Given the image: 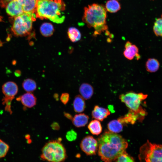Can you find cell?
<instances>
[{
  "label": "cell",
  "mask_w": 162,
  "mask_h": 162,
  "mask_svg": "<svg viewBox=\"0 0 162 162\" xmlns=\"http://www.w3.org/2000/svg\"><path fill=\"white\" fill-rule=\"evenodd\" d=\"M98 154L104 162H112L126 152L128 144L122 136L106 131L98 139Z\"/></svg>",
  "instance_id": "6da1fadb"
},
{
  "label": "cell",
  "mask_w": 162,
  "mask_h": 162,
  "mask_svg": "<svg viewBox=\"0 0 162 162\" xmlns=\"http://www.w3.org/2000/svg\"><path fill=\"white\" fill-rule=\"evenodd\" d=\"M65 5L62 0H38L35 11L37 17L47 19L59 24L65 19L63 13Z\"/></svg>",
  "instance_id": "7a4b0ae2"
},
{
  "label": "cell",
  "mask_w": 162,
  "mask_h": 162,
  "mask_svg": "<svg viewBox=\"0 0 162 162\" xmlns=\"http://www.w3.org/2000/svg\"><path fill=\"white\" fill-rule=\"evenodd\" d=\"M106 17V10L102 5L93 4L85 8L83 21L89 27L94 29L95 35L107 29Z\"/></svg>",
  "instance_id": "3957f363"
},
{
  "label": "cell",
  "mask_w": 162,
  "mask_h": 162,
  "mask_svg": "<svg viewBox=\"0 0 162 162\" xmlns=\"http://www.w3.org/2000/svg\"><path fill=\"white\" fill-rule=\"evenodd\" d=\"M40 157L49 162H63L67 158L66 150L60 140L49 141L44 146Z\"/></svg>",
  "instance_id": "277c9868"
},
{
  "label": "cell",
  "mask_w": 162,
  "mask_h": 162,
  "mask_svg": "<svg viewBox=\"0 0 162 162\" xmlns=\"http://www.w3.org/2000/svg\"><path fill=\"white\" fill-rule=\"evenodd\" d=\"M36 14L23 13L15 17L12 22L11 30L16 36H25L30 34L32 29V22L35 20Z\"/></svg>",
  "instance_id": "5b68a950"
},
{
  "label": "cell",
  "mask_w": 162,
  "mask_h": 162,
  "mask_svg": "<svg viewBox=\"0 0 162 162\" xmlns=\"http://www.w3.org/2000/svg\"><path fill=\"white\" fill-rule=\"evenodd\" d=\"M138 157L140 162H162V144L147 140L140 148Z\"/></svg>",
  "instance_id": "8992f818"
},
{
  "label": "cell",
  "mask_w": 162,
  "mask_h": 162,
  "mask_svg": "<svg viewBox=\"0 0 162 162\" xmlns=\"http://www.w3.org/2000/svg\"><path fill=\"white\" fill-rule=\"evenodd\" d=\"M147 96V94L142 93H136L131 92L120 95L119 98L130 110L138 112L145 110L141 106V104L142 101Z\"/></svg>",
  "instance_id": "52a82bcc"
},
{
  "label": "cell",
  "mask_w": 162,
  "mask_h": 162,
  "mask_svg": "<svg viewBox=\"0 0 162 162\" xmlns=\"http://www.w3.org/2000/svg\"><path fill=\"white\" fill-rule=\"evenodd\" d=\"M2 91L4 95L2 100V104L5 106V110L11 114V104L12 100L17 93L18 86L14 82H8L3 85Z\"/></svg>",
  "instance_id": "ba28073f"
},
{
  "label": "cell",
  "mask_w": 162,
  "mask_h": 162,
  "mask_svg": "<svg viewBox=\"0 0 162 162\" xmlns=\"http://www.w3.org/2000/svg\"><path fill=\"white\" fill-rule=\"evenodd\" d=\"M80 147L86 155H94L98 150V142L92 136H87L82 140L80 143Z\"/></svg>",
  "instance_id": "9c48e42d"
},
{
  "label": "cell",
  "mask_w": 162,
  "mask_h": 162,
  "mask_svg": "<svg viewBox=\"0 0 162 162\" xmlns=\"http://www.w3.org/2000/svg\"><path fill=\"white\" fill-rule=\"evenodd\" d=\"M146 114V112L145 110L138 112H135L130 110L127 114L124 116L118 118V120L122 124H134L137 120L142 121Z\"/></svg>",
  "instance_id": "30bf717a"
},
{
  "label": "cell",
  "mask_w": 162,
  "mask_h": 162,
  "mask_svg": "<svg viewBox=\"0 0 162 162\" xmlns=\"http://www.w3.org/2000/svg\"><path fill=\"white\" fill-rule=\"evenodd\" d=\"M124 47L125 49L123 54L126 58L129 60L133 59L135 57H136L137 59L139 58V49L136 45L128 41L125 44Z\"/></svg>",
  "instance_id": "8fae6325"
},
{
  "label": "cell",
  "mask_w": 162,
  "mask_h": 162,
  "mask_svg": "<svg viewBox=\"0 0 162 162\" xmlns=\"http://www.w3.org/2000/svg\"><path fill=\"white\" fill-rule=\"evenodd\" d=\"M7 14L12 17H16L24 13L21 5L16 0L10 1L6 6Z\"/></svg>",
  "instance_id": "7c38bea8"
},
{
  "label": "cell",
  "mask_w": 162,
  "mask_h": 162,
  "mask_svg": "<svg viewBox=\"0 0 162 162\" xmlns=\"http://www.w3.org/2000/svg\"><path fill=\"white\" fill-rule=\"evenodd\" d=\"M17 100L20 101L23 106L29 108L35 106L37 102L36 97L31 92H27L18 98Z\"/></svg>",
  "instance_id": "4fadbf2b"
},
{
  "label": "cell",
  "mask_w": 162,
  "mask_h": 162,
  "mask_svg": "<svg viewBox=\"0 0 162 162\" xmlns=\"http://www.w3.org/2000/svg\"><path fill=\"white\" fill-rule=\"evenodd\" d=\"M24 13L32 14L36 11L38 0H17Z\"/></svg>",
  "instance_id": "5bb4252c"
},
{
  "label": "cell",
  "mask_w": 162,
  "mask_h": 162,
  "mask_svg": "<svg viewBox=\"0 0 162 162\" xmlns=\"http://www.w3.org/2000/svg\"><path fill=\"white\" fill-rule=\"evenodd\" d=\"M110 113L108 109L96 105L92 112V118L95 119L103 121Z\"/></svg>",
  "instance_id": "9a60e30c"
},
{
  "label": "cell",
  "mask_w": 162,
  "mask_h": 162,
  "mask_svg": "<svg viewBox=\"0 0 162 162\" xmlns=\"http://www.w3.org/2000/svg\"><path fill=\"white\" fill-rule=\"evenodd\" d=\"M79 92L82 98L85 100L90 99L94 93L93 88L90 84L83 83L79 88Z\"/></svg>",
  "instance_id": "2e32d148"
},
{
  "label": "cell",
  "mask_w": 162,
  "mask_h": 162,
  "mask_svg": "<svg viewBox=\"0 0 162 162\" xmlns=\"http://www.w3.org/2000/svg\"><path fill=\"white\" fill-rule=\"evenodd\" d=\"M88 119V116L84 113L76 114L73 118L72 123L77 128L84 127L87 124Z\"/></svg>",
  "instance_id": "e0dca14e"
},
{
  "label": "cell",
  "mask_w": 162,
  "mask_h": 162,
  "mask_svg": "<svg viewBox=\"0 0 162 162\" xmlns=\"http://www.w3.org/2000/svg\"><path fill=\"white\" fill-rule=\"evenodd\" d=\"M73 106L75 112L78 113L82 112L86 107V103L84 99L80 95L76 96L73 101Z\"/></svg>",
  "instance_id": "ac0fdd59"
},
{
  "label": "cell",
  "mask_w": 162,
  "mask_h": 162,
  "mask_svg": "<svg viewBox=\"0 0 162 162\" xmlns=\"http://www.w3.org/2000/svg\"><path fill=\"white\" fill-rule=\"evenodd\" d=\"M88 128L93 134L98 135L102 131V127L99 121L96 119L92 120L89 123Z\"/></svg>",
  "instance_id": "d6986e66"
},
{
  "label": "cell",
  "mask_w": 162,
  "mask_h": 162,
  "mask_svg": "<svg viewBox=\"0 0 162 162\" xmlns=\"http://www.w3.org/2000/svg\"><path fill=\"white\" fill-rule=\"evenodd\" d=\"M54 31L53 26L50 23H44L41 25L40 27V31L41 34L46 37H48L52 35Z\"/></svg>",
  "instance_id": "ffe728a7"
},
{
  "label": "cell",
  "mask_w": 162,
  "mask_h": 162,
  "mask_svg": "<svg viewBox=\"0 0 162 162\" xmlns=\"http://www.w3.org/2000/svg\"><path fill=\"white\" fill-rule=\"evenodd\" d=\"M107 128L109 131L117 133L121 132L123 130V124L118 119L110 121L107 124Z\"/></svg>",
  "instance_id": "44dd1931"
},
{
  "label": "cell",
  "mask_w": 162,
  "mask_h": 162,
  "mask_svg": "<svg viewBox=\"0 0 162 162\" xmlns=\"http://www.w3.org/2000/svg\"><path fill=\"white\" fill-rule=\"evenodd\" d=\"M160 63L158 61L154 58H149L147 60L146 67L147 71L151 73L157 71L159 68Z\"/></svg>",
  "instance_id": "7402d4cb"
},
{
  "label": "cell",
  "mask_w": 162,
  "mask_h": 162,
  "mask_svg": "<svg viewBox=\"0 0 162 162\" xmlns=\"http://www.w3.org/2000/svg\"><path fill=\"white\" fill-rule=\"evenodd\" d=\"M68 34L70 40L73 42L78 41L81 38V35L80 31L74 27H70L68 28Z\"/></svg>",
  "instance_id": "603a6c76"
},
{
  "label": "cell",
  "mask_w": 162,
  "mask_h": 162,
  "mask_svg": "<svg viewBox=\"0 0 162 162\" xmlns=\"http://www.w3.org/2000/svg\"><path fill=\"white\" fill-rule=\"evenodd\" d=\"M105 8L108 12L114 13L120 10L121 5L116 0H109L106 3Z\"/></svg>",
  "instance_id": "cb8c5ba5"
},
{
  "label": "cell",
  "mask_w": 162,
  "mask_h": 162,
  "mask_svg": "<svg viewBox=\"0 0 162 162\" xmlns=\"http://www.w3.org/2000/svg\"><path fill=\"white\" fill-rule=\"evenodd\" d=\"M22 86L25 91L28 92H31L34 91L37 88L35 82L31 79H27L24 80Z\"/></svg>",
  "instance_id": "d4e9b609"
},
{
  "label": "cell",
  "mask_w": 162,
  "mask_h": 162,
  "mask_svg": "<svg viewBox=\"0 0 162 162\" xmlns=\"http://www.w3.org/2000/svg\"><path fill=\"white\" fill-rule=\"evenodd\" d=\"M154 32L156 36L162 37V18L157 19L153 28Z\"/></svg>",
  "instance_id": "484cf974"
},
{
  "label": "cell",
  "mask_w": 162,
  "mask_h": 162,
  "mask_svg": "<svg viewBox=\"0 0 162 162\" xmlns=\"http://www.w3.org/2000/svg\"><path fill=\"white\" fill-rule=\"evenodd\" d=\"M114 162H135L134 159L126 152L118 157Z\"/></svg>",
  "instance_id": "4316f807"
},
{
  "label": "cell",
  "mask_w": 162,
  "mask_h": 162,
  "mask_svg": "<svg viewBox=\"0 0 162 162\" xmlns=\"http://www.w3.org/2000/svg\"><path fill=\"white\" fill-rule=\"evenodd\" d=\"M9 149L8 145L0 139V158L3 157L5 156Z\"/></svg>",
  "instance_id": "83f0119b"
},
{
  "label": "cell",
  "mask_w": 162,
  "mask_h": 162,
  "mask_svg": "<svg viewBox=\"0 0 162 162\" xmlns=\"http://www.w3.org/2000/svg\"><path fill=\"white\" fill-rule=\"evenodd\" d=\"M77 136L76 133L73 130L68 131L66 135L67 139L69 141H73L75 140L76 139Z\"/></svg>",
  "instance_id": "f1b7e54d"
},
{
  "label": "cell",
  "mask_w": 162,
  "mask_h": 162,
  "mask_svg": "<svg viewBox=\"0 0 162 162\" xmlns=\"http://www.w3.org/2000/svg\"><path fill=\"white\" fill-rule=\"evenodd\" d=\"M69 95L68 93H64L61 94L60 99L62 103L64 104H66L69 100Z\"/></svg>",
  "instance_id": "f546056e"
},
{
  "label": "cell",
  "mask_w": 162,
  "mask_h": 162,
  "mask_svg": "<svg viewBox=\"0 0 162 162\" xmlns=\"http://www.w3.org/2000/svg\"><path fill=\"white\" fill-rule=\"evenodd\" d=\"M52 128L54 130H58L60 129V126L58 123L55 122L53 123L51 125Z\"/></svg>",
  "instance_id": "4dcf8cb0"
},
{
  "label": "cell",
  "mask_w": 162,
  "mask_h": 162,
  "mask_svg": "<svg viewBox=\"0 0 162 162\" xmlns=\"http://www.w3.org/2000/svg\"><path fill=\"white\" fill-rule=\"evenodd\" d=\"M64 115L66 117L68 118L70 120L72 119L73 117H72V116L71 115H70V114L68 113L64 112Z\"/></svg>",
  "instance_id": "1f68e13d"
},
{
  "label": "cell",
  "mask_w": 162,
  "mask_h": 162,
  "mask_svg": "<svg viewBox=\"0 0 162 162\" xmlns=\"http://www.w3.org/2000/svg\"><path fill=\"white\" fill-rule=\"evenodd\" d=\"M6 1L7 3H8L9 2H10L12 1L15 0H4Z\"/></svg>",
  "instance_id": "d6a6232c"
},
{
  "label": "cell",
  "mask_w": 162,
  "mask_h": 162,
  "mask_svg": "<svg viewBox=\"0 0 162 162\" xmlns=\"http://www.w3.org/2000/svg\"><path fill=\"white\" fill-rule=\"evenodd\" d=\"M2 17L1 16H0V22L2 21Z\"/></svg>",
  "instance_id": "836d02e7"
},
{
  "label": "cell",
  "mask_w": 162,
  "mask_h": 162,
  "mask_svg": "<svg viewBox=\"0 0 162 162\" xmlns=\"http://www.w3.org/2000/svg\"><path fill=\"white\" fill-rule=\"evenodd\" d=\"M161 17L162 18V14L161 15Z\"/></svg>",
  "instance_id": "e575fe53"
},
{
  "label": "cell",
  "mask_w": 162,
  "mask_h": 162,
  "mask_svg": "<svg viewBox=\"0 0 162 162\" xmlns=\"http://www.w3.org/2000/svg\"></svg>",
  "instance_id": "d590c367"
},
{
  "label": "cell",
  "mask_w": 162,
  "mask_h": 162,
  "mask_svg": "<svg viewBox=\"0 0 162 162\" xmlns=\"http://www.w3.org/2000/svg\"></svg>",
  "instance_id": "8d00e7d4"
},
{
  "label": "cell",
  "mask_w": 162,
  "mask_h": 162,
  "mask_svg": "<svg viewBox=\"0 0 162 162\" xmlns=\"http://www.w3.org/2000/svg\"></svg>",
  "instance_id": "74e56055"
}]
</instances>
